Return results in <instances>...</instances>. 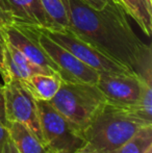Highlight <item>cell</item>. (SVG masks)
Listing matches in <instances>:
<instances>
[{"instance_id": "6da1fadb", "label": "cell", "mask_w": 152, "mask_h": 153, "mask_svg": "<svg viewBox=\"0 0 152 153\" xmlns=\"http://www.w3.org/2000/svg\"><path fill=\"white\" fill-rule=\"evenodd\" d=\"M72 32L114 61L151 83V48L130 26L127 14L118 0L95 10L83 0H65Z\"/></svg>"}, {"instance_id": "7a4b0ae2", "label": "cell", "mask_w": 152, "mask_h": 153, "mask_svg": "<svg viewBox=\"0 0 152 153\" xmlns=\"http://www.w3.org/2000/svg\"><path fill=\"white\" fill-rule=\"evenodd\" d=\"M152 125L133 106L106 102L83 130L85 144L78 153H110L143 127Z\"/></svg>"}, {"instance_id": "3957f363", "label": "cell", "mask_w": 152, "mask_h": 153, "mask_svg": "<svg viewBox=\"0 0 152 153\" xmlns=\"http://www.w3.org/2000/svg\"><path fill=\"white\" fill-rule=\"evenodd\" d=\"M49 102L83 133L108 100L96 85L63 80Z\"/></svg>"}, {"instance_id": "277c9868", "label": "cell", "mask_w": 152, "mask_h": 153, "mask_svg": "<svg viewBox=\"0 0 152 153\" xmlns=\"http://www.w3.org/2000/svg\"><path fill=\"white\" fill-rule=\"evenodd\" d=\"M37 106L42 141L48 153H78L85 144L82 131L49 101H37Z\"/></svg>"}, {"instance_id": "5b68a950", "label": "cell", "mask_w": 152, "mask_h": 153, "mask_svg": "<svg viewBox=\"0 0 152 153\" xmlns=\"http://www.w3.org/2000/svg\"><path fill=\"white\" fill-rule=\"evenodd\" d=\"M40 28V27H39ZM47 36L75 55L79 61L98 73L108 74H136L127 67L108 57L97 48L77 36L70 29L40 28Z\"/></svg>"}, {"instance_id": "8992f818", "label": "cell", "mask_w": 152, "mask_h": 153, "mask_svg": "<svg viewBox=\"0 0 152 153\" xmlns=\"http://www.w3.org/2000/svg\"><path fill=\"white\" fill-rule=\"evenodd\" d=\"M3 95L7 125L12 122L22 123L42 141L37 100L24 85L20 80L5 82L3 85Z\"/></svg>"}, {"instance_id": "52a82bcc", "label": "cell", "mask_w": 152, "mask_h": 153, "mask_svg": "<svg viewBox=\"0 0 152 153\" xmlns=\"http://www.w3.org/2000/svg\"><path fill=\"white\" fill-rule=\"evenodd\" d=\"M37 39L44 51L54 62L59 68V76L63 80L96 85L99 73L79 61L75 55L62 47L49 36H47L39 27H36Z\"/></svg>"}, {"instance_id": "ba28073f", "label": "cell", "mask_w": 152, "mask_h": 153, "mask_svg": "<svg viewBox=\"0 0 152 153\" xmlns=\"http://www.w3.org/2000/svg\"><path fill=\"white\" fill-rule=\"evenodd\" d=\"M3 32L5 40L21 51L29 61L48 72L59 75L57 66L39 44L36 26L15 22L4 28Z\"/></svg>"}, {"instance_id": "9c48e42d", "label": "cell", "mask_w": 152, "mask_h": 153, "mask_svg": "<svg viewBox=\"0 0 152 153\" xmlns=\"http://www.w3.org/2000/svg\"><path fill=\"white\" fill-rule=\"evenodd\" d=\"M143 82L136 74L100 73L96 87L108 102L134 106L140 99Z\"/></svg>"}, {"instance_id": "30bf717a", "label": "cell", "mask_w": 152, "mask_h": 153, "mask_svg": "<svg viewBox=\"0 0 152 153\" xmlns=\"http://www.w3.org/2000/svg\"><path fill=\"white\" fill-rule=\"evenodd\" d=\"M35 74H54L29 61L21 51L6 41L3 59L4 83L12 80H25Z\"/></svg>"}, {"instance_id": "8fae6325", "label": "cell", "mask_w": 152, "mask_h": 153, "mask_svg": "<svg viewBox=\"0 0 152 153\" xmlns=\"http://www.w3.org/2000/svg\"><path fill=\"white\" fill-rule=\"evenodd\" d=\"M4 10L13 17L15 22L49 28L50 25L40 0H0Z\"/></svg>"}, {"instance_id": "7c38bea8", "label": "cell", "mask_w": 152, "mask_h": 153, "mask_svg": "<svg viewBox=\"0 0 152 153\" xmlns=\"http://www.w3.org/2000/svg\"><path fill=\"white\" fill-rule=\"evenodd\" d=\"M7 129L10 141L19 153H48L43 142L24 124L8 123Z\"/></svg>"}, {"instance_id": "4fadbf2b", "label": "cell", "mask_w": 152, "mask_h": 153, "mask_svg": "<svg viewBox=\"0 0 152 153\" xmlns=\"http://www.w3.org/2000/svg\"><path fill=\"white\" fill-rule=\"evenodd\" d=\"M62 81L59 74H35L21 82L37 101H50L59 91Z\"/></svg>"}, {"instance_id": "5bb4252c", "label": "cell", "mask_w": 152, "mask_h": 153, "mask_svg": "<svg viewBox=\"0 0 152 153\" xmlns=\"http://www.w3.org/2000/svg\"><path fill=\"white\" fill-rule=\"evenodd\" d=\"M147 36L152 32V0H118Z\"/></svg>"}, {"instance_id": "9a60e30c", "label": "cell", "mask_w": 152, "mask_h": 153, "mask_svg": "<svg viewBox=\"0 0 152 153\" xmlns=\"http://www.w3.org/2000/svg\"><path fill=\"white\" fill-rule=\"evenodd\" d=\"M49 22V29H68L67 8L65 0H40Z\"/></svg>"}, {"instance_id": "2e32d148", "label": "cell", "mask_w": 152, "mask_h": 153, "mask_svg": "<svg viewBox=\"0 0 152 153\" xmlns=\"http://www.w3.org/2000/svg\"><path fill=\"white\" fill-rule=\"evenodd\" d=\"M152 145V125L143 127L126 143L110 153H144Z\"/></svg>"}, {"instance_id": "e0dca14e", "label": "cell", "mask_w": 152, "mask_h": 153, "mask_svg": "<svg viewBox=\"0 0 152 153\" xmlns=\"http://www.w3.org/2000/svg\"><path fill=\"white\" fill-rule=\"evenodd\" d=\"M15 23L13 17L4 10V7L2 6L1 1H0V29H4L6 27L10 26Z\"/></svg>"}, {"instance_id": "ac0fdd59", "label": "cell", "mask_w": 152, "mask_h": 153, "mask_svg": "<svg viewBox=\"0 0 152 153\" xmlns=\"http://www.w3.org/2000/svg\"><path fill=\"white\" fill-rule=\"evenodd\" d=\"M6 40L4 36L3 29H0V74H3V59H4V51H5Z\"/></svg>"}, {"instance_id": "d6986e66", "label": "cell", "mask_w": 152, "mask_h": 153, "mask_svg": "<svg viewBox=\"0 0 152 153\" xmlns=\"http://www.w3.org/2000/svg\"><path fill=\"white\" fill-rule=\"evenodd\" d=\"M8 140H10V133H8L7 127L0 123V153L3 151L4 146Z\"/></svg>"}, {"instance_id": "ffe728a7", "label": "cell", "mask_w": 152, "mask_h": 153, "mask_svg": "<svg viewBox=\"0 0 152 153\" xmlns=\"http://www.w3.org/2000/svg\"><path fill=\"white\" fill-rule=\"evenodd\" d=\"M0 123L7 127V121L5 118V107H4V95L3 85L0 83Z\"/></svg>"}, {"instance_id": "44dd1931", "label": "cell", "mask_w": 152, "mask_h": 153, "mask_svg": "<svg viewBox=\"0 0 152 153\" xmlns=\"http://www.w3.org/2000/svg\"><path fill=\"white\" fill-rule=\"evenodd\" d=\"M83 1L95 10H102L110 0H83Z\"/></svg>"}, {"instance_id": "7402d4cb", "label": "cell", "mask_w": 152, "mask_h": 153, "mask_svg": "<svg viewBox=\"0 0 152 153\" xmlns=\"http://www.w3.org/2000/svg\"><path fill=\"white\" fill-rule=\"evenodd\" d=\"M2 153H19L18 150L16 149V147H15V145L13 144V142L10 141V139L8 140L7 142H6L5 146H4V149Z\"/></svg>"}, {"instance_id": "603a6c76", "label": "cell", "mask_w": 152, "mask_h": 153, "mask_svg": "<svg viewBox=\"0 0 152 153\" xmlns=\"http://www.w3.org/2000/svg\"><path fill=\"white\" fill-rule=\"evenodd\" d=\"M144 153H152V145L151 146H149L148 148H147L146 150H145V152Z\"/></svg>"}]
</instances>
